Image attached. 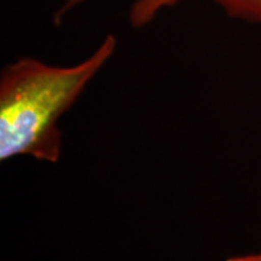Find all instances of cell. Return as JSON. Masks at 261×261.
Wrapping results in <instances>:
<instances>
[{
    "mask_svg": "<svg viewBox=\"0 0 261 261\" xmlns=\"http://www.w3.org/2000/svg\"><path fill=\"white\" fill-rule=\"evenodd\" d=\"M63 5L60 9V14L64 15L69 9L83 4L86 0H62ZM181 0H133L129 11V22L133 27H143L150 23L160 11L166 8L178 4Z\"/></svg>",
    "mask_w": 261,
    "mask_h": 261,
    "instance_id": "cell-2",
    "label": "cell"
},
{
    "mask_svg": "<svg viewBox=\"0 0 261 261\" xmlns=\"http://www.w3.org/2000/svg\"><path fill=\"white\" fill-rule=\"evenodd\" d=\"M226 261H261V253L247 254V255L231 256Z\"/></svg>",
    "mask_w": 261,
    "mask_h": 261,
    "instance_id": "cell-4",
    "label": "cell"
},
{
    "mask_svg": "<svg viewBox=\"0 0 261 261\" xmlns=\"http://www.w3.org/2000/svg\"><path fill=\"white\" fill-rule=\"evenodd\" d=\"M116 48L108 35L92 56L73 67H54L22 58L3 71L0 80V159L32 155L44 161L60 158L57 120Z\"/></svg>",
    "mask_w": 261,
    "mask_h": 261,
    "instance_id": "cell-1",
    "label": "cell"
},
{
    "mask_svg": "<svg viewBox=\"0 0 261 261\" xmlns=\"http://www.w3.org/2000/svg\"><path fill=\"white\" fill-rule=\"evenodd\" d=\"M230 17L261 23V0H212Z\"/></svg>",
    "mask_w": 261,
    "mask_h": 261,
    "instance_id": "cell-3",
    "label": "cell"
}]
</instances>
